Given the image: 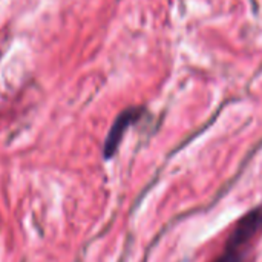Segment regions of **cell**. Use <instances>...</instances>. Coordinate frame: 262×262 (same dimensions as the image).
I'll return each mask as SVG.
<instances>
[{
	"mask_svg": "<svg viewBox=\"0 0 262 262\" xmlns=\"http://www.w3.org/2000/svg\"><path fill=\"white\" fill-rule=\"evenodd\" d=\"M262 235V203L249 210L230 232L223 252L212 262H247Z\"/></svg>",
	"mask_w": 262,
	"mask_h": 262,
	"instance_id": "6da1fadb",
	"label": "cell"
},
{
	"mask_svg": "<svg viewBox=\"0 0 262 262\" xmlns=\"http://www.w3.org/2000/svg\"><path fill=\"white\" fill-rule=\"evenodd\" d=\"M143 112H144L143 107H127L115 118V121L106 137V141H104V149H103L104 158L114 157V154L117 152V149L123 140L124 132L143 117Z\"/></svg>",
	"mask_w": 262,
	"mask_h": 262,
	"instance_id": "7a4b0ae2",
	"label": "cell"
}]
</instances>
